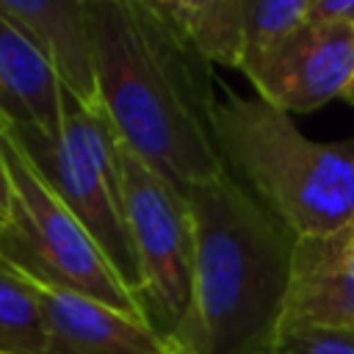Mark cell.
I'll return each instance as SVG.
<instances>
[{
	"label": "cell",
	"mask_w": 354,
	"mask_h": 354,
	"mask_svg": "<svg viewBox=\"0 0 354 354\" xmlns=\"http://www.w3.org/2000/svg\"><path fill=\"white\" fill-rule=\"evenodd\" d=\"M100 108L116 138L185 188L224 174L210 119L218 77L158 0H86Z\"/></svg>",
	"instance_id": "6da1fadb"
},
{
	"label": "cell",
	"mask_w": 354,
	"mask_h": 354,
	"mask_svg": "<svg viewBox=\"0 0 354 354\" xmlns=\"http://www.w3.org/2000/svg\"><path fill=\"white\" fill-rule=\"evenodd\" d=\"M196 263L174 354H271L279 335L296 235L227 171L183 188Z\"/></svg>",
	"instance_id": "7a4b0ae2"
},
{
	"label": "cell",
	"mask_w": 354,
	"mask_h": 354,
	"mask_svg": "<svg viewBox=\"0 0 354 354\" xmlns=\"http://www.w3.org/2000/svg\"><path fill=\"white\" fill-rule=\"evenodd\" d=\"M224 171L296 238L354 227V136L315 141L293 119L218 83L210 119Z\"/></svg>",
	"instance_id": "3957f363"
},
{
	"label": "cell",
	"mask_w": 354,
	"mask_h": 354,
	"mask_svg": "<svg viewBox=\"0 0 354 354\" xmlns=\"http://www.w3.org/2000/svg\"><path fill=\"white\" fill-rule=\"evenodd\" d=\"M6 130L39 169L47 185L91 232L136 299L141 290V274L124 210L119 138L105 111L88 108L64 91V122L58 136L47 138L30 127H17L8 122Z\"/></svg>",
	"instance_id": "277c9868"
},
{
	"label": "cell",
	"mask_w": 354,
	"mask_h": 354,
	"mask_svg": "<svg viewBox=\"0 0 354 354\" xmlns=\"http://www.w3.org/2000/svg\"><path fill=\"white\" fill-rule=\"evenodd\" d=\"M3 155L14 199L11 216L0 227V260L33 282L72 290L144 318L91 232L47 185L8 130L3 133Z\"/></svg>",
	"instance_id": "5b68a950"
},
{
	"label": "cell",
	"mask_w": 354,
	"mask_h": 354,
	"mask_svg": "<svg viewBox=\"0 0 354 354\" xmlns=\"http://www.w3.org/2000/svg\"><path fill=\"white\" fill-rule=\"evenodd\" d=\"M127 227L138 260L141 290L136 296L144 321L171 343L194 288L196 230L180 185L144 163L119 141Z\"/></svg>",
	"instance_id": "8992f818"
},
{
	"label": "cell",
	"mask_w": 354,
	"mask_h": 354,
	"mask_svg": "<svg viewBox=\"0 0 354 354\" xmlns=\"http://www.w3.org/2000/svg\"><path fill=\"white\" fill-rule=\"evenodd\" d=\"M249 83L288 116L318 111L354 83V28L304 22Z\"/></svg>",
	"instance_id": "52a82bcc"
},
{
	"label": "cell",
	"mask_w": 354,
	"mask_h": 354,
	"mask_svg": "<svg viewBox=\"0 0 354 354\" xmlns=\"http://www.w3.org/2000/svg\"><path fill=\"white\" fill-rule=\"evenodd\" d=\"M354 326V227L296 238L279 329Z\"/></svg>",
	"instance_id": "ba28073f"
},
{
	"label": "cell",
	"mask_w": 354,
	"mask_h": 354,
	"mask_svg": "<svg viewBox=\"0 0 354 354\" xmlns=\"http://www.w3.org/2000/svg\"><path fill=\"white\" fill-rule=\"evenodd\" d=\"M33 288L47 321L44 354H174L171 343L138 315L41 282Z\"/></svg>",
	"instance_id": "9c48e42d"
},
{
	"label": "cell",
	"mask_w": 354,
	"mask_h": 354,
	"mask_svg": "<svg viewBox=\"0 0 354 354\" xmlns=\"http://www.w3.org/2000/svg\"><path fill=\"white\" fill-rule=\"evenodd\" d=\"M0 14L41 50L64 91L100 108L86 0H0Z\"/></svg>",
	"instance_id": "30bf717a"
},
{
	"label": "cell",
	"mask_w": 354,
	"mask_h": 354,
	"mask_svg": "<svg viewBox=\"0 0 354 354\" xmlns=\"http://www.w3.org/2000/svg\"><path fill=\"white\" fill-rule=\"evenodd\" d=\"M0 113L47 138L61 133L64 88L28 33L0 14Z\"/></svg>",
	"instance_id": "8fae6325"
},
{
	"label": "cell",
	"mask_w": 354,
	"mask_h": 354,
	"mask_svg": "<svg viewBox=\"0 0 354 354\" xmlns=\"http://www.w3.org/2000/svg\"><path fill=\"white\" fill-rule=\"evenodd\" d=\"M158 8L207 64L241 69L246 0H158Z\"/></svg>",
	"instance_id": "7c38bea8"
},
{
	"label": "cell",
	"mask_w": 354,
	"mask_h": 354,
	"mask_svg": "<svg viewBox=\"0 0 354 354\" xmlns=\"http://www.w3.org/2000/svg\"><path fill=\"white\" fill-rule=\"evenodd\" d=\"M47 321L28 277L0 260V354H44Z\"/></svg>",
	"instance_id": "4fadbf2b"
},
{
	"label": "cell",
	"mask_w": 354,
	"mask_h": 354,
	"mask_svg": "<svg viewBox=\"0 0 354 354\" xmlns=\"http://www.w3.org/2000/svg\"><path fill=\"white\" fill-rule=\"evenodd\" d=\"M307 0H246L241 75L252 80L277 50L304 25Z\"/></svg>",
	"instance_id": "5bb4252c"
},
{
	"label": "cell",
	"mask_w": 354,
	"mask_h": 354,
	"mask_svg": "<svg viewBox=\"0 0 354 354\" xmlns=\"http://www.w3.org/2000/svg\"><path fill=\"white\" fill-rule=\"evenodd\" d=\"M271 354H354V326L279 329Z\"/></svg>",
	"instance_id": "9a60e30c"
},
{
	"label": "cell",
	"mask_w": 354,
	"mask_h": 354,
	"mask_svg": "<svg viewBox=\"0 0 354 354\" xmlns=\"http://www.w3.org/2000/svg\"><path fill=\"white\" fill-rule=\"evenodd\" d=\"M304 22L321 28H354V0H307Z\"/></svg>",
	"instance_id": "2e32d148"
},
{
	"label": "cell",
	"mask_w": 354,
	"mask_h": 354,
	"mask_svg": "<svg viewBox=\"0 0 354 354\" xmlns=\"http://www.w3.org/2000/svg\"><path fill=\"white\" fill-rule=\"evenodd\" d=\"M3 133H6V116L0 113V227L8 221L11 216V177H8V166H6V155H3Z\"/></svg>",
	"instance_id": "e0dca14e"
},
{
	"label": "cell",
	"mask_w": 354,
	"mask_h": 354,
	"mask_svg": "<svg viewBox=\"0 0 354 354\" xmlns=\"http://www.w3.org/2000/svg\"><path fill=\"white\" fill-rule=\"evenodd\" d=\"M343 100H348V102H351V105H354V83H351V86H348V91H346V94H343Z\"/></svg>",
	"instance_id": "ac0fdd59"
}]
</instances>
